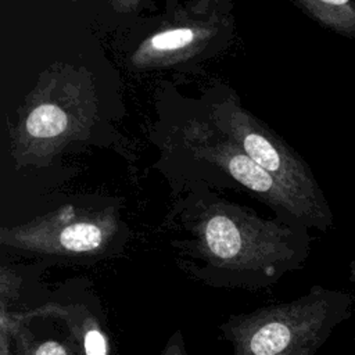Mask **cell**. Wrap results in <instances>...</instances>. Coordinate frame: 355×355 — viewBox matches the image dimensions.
<instances>
[{"label": "cell", "instance_id": "15", "mask_svg": "<svg viewBox=\"0 0 355 355\" xmlns=\"http://www.w3.org/2000/svg\"><path fill=\"white\" fill-rule=\"evenodd\" d=\"M352 355H355V349H354V354Z\"/></svg>", "mask_w": 355, "mask_h": 355}, {"label": "cell", "instance_id": "2", "mask_svg": "<svg viewBox=\"0 0 355 355\" xmlns=\"http://www.w3.org/2000/svg\"><path fill=\"white\" fill-rule=\"evenodd\" d=\"M97 116L98 98L90 71L51 64L40 72L10 128L15 169L49 166L67 146L89 137Z\"/></svg>", "mask_w": 355, "mask_h": 355}, {"label": "cell", "instance_id": "8", "mask_svg": "<svg viewBox=\"0 0 355 355\" xmlns=\"http://www.w3.org/2000/svg\"><path fill=\"white\" fill-rule=\"evenodd\" d=\"M21 319L55 318L62 320L82 355H110V343L96 316L82 305H61L47 302L36 309L15 313Z\"/></svg>", "mask_w": 355, "mask_h": 355}, {"label": "cell", "instance_id": "9", "mask_svg": "<svg viewBox=\"0 0 355 355\" xmlns=\"http://www.w3.org/2000/svg\"><path fill=\"white\" fill-rule=\"evenodd\" d=\"M320 26L355 39V0H291Z\"/></svg>", "mask_w": 355, "mask_h": 355}, {"label": "cell", "instance_id": "3", "mask_svg": "<svg viewBox=\"0 0 355 355\" xmlns=\"http://www.w3.org/2000/svg\"><path fill=\"white\" fill-rule=\"evenodd\" d=\"M352 302L349 293L315 284L291 301L230 315L219 333L233 355H316L351 318Z\"/></svg>", "mask_w": 355, "mask_h": 355}, {"label": "cell", "instance_id": "1", "mask_svg": "<svg viewBox=\"0 0 355 355\" xmlns=\"http://www.w3.org/2000/svg\"><path fill=\"white\" fill-rule=\"evenodd\" d=\"M178 222V266L214 288H266L301 269L311 252L308 227L263 219L214 194L189 197Z\"/></svg>", "mask_w": 355, "mask_h": 355}, {"label": "cell", "instance_id": "6", "mask_svg": "<svg viewBox=\"0 0 355 355\" xmlns=\"http://www.w3.org/2000/svg\"><path fill=\"white\" fill-rule=\"evenodd\" d=\"M183 141L196 158L214 164L232 176L259 201L270 207L279 219L323 232L320 222L306 205L261 168L237 143L223 136L212 125L197 119L190 121L183 129Z\"/></svg>", "mask_w": 355, "mask_h": 355}, {"label": "cell", "instance_id": "7", "mask_svg": "<svg viewBox=\"0 0 355 355\" xmlns=\"http://www.w3.org/2000/svg\"><path fill=\"white\" fill-rule=\"evenodd\" d=\"M232 19L216 8L196 14L178 8L155 31L143 37L130 53L128 62L133 69H159L194 60L229 29Z\"/></svg>", "mask_w": 355, "mask_h": 355}, {"label": "cell", "instance_id": "4", "mask_svg": "<svg viewBox=\"0 0 355 355\" xmlns=\"http://www.w3.org/2000/svg\"><path fill=\"white\" fill-rule=\"evenodd\" d=\"M209 122L306 205L320 222L323 233L333 227V212L308 164L268 125L247 111L234 94L209 105Z\"/></svg>", "mask_w": 355, "mask_h": 355}, {"label": "cell", "instance_id": "5", "mask_svg": "<svg viewBox=\"0 0 355 355\" xmlns=\"http://www.w3.org/2000/svg\"><path fill=\"white\" fill-rule=\"evenodd\" d=\"M122 226L111 207L89 209L62 205L29 222L3 226L0 243L28 255L100 258L122 237Z\"/></svg>", "mask_w": 355, "mask_h": 355}, {"label": "cell", "instance_id": "14", "mask_svg": "<svg viewBox=\"0 0 355 355\" xmlns=\"http://www.w3.org/2000/svg\"><path fill=\"white\" fill-rule=\"evenodd\" d=\"M349 279H351V282L355 284V259L351 262V265H349Z\"/></svg>", "mask_w": 355, "mask_h": 355}, {"label": "cell", "instance_id": "13", "mask_svg": "<svg viewBox=\"0 0 355 355\" xmlns=\"http://www.w3.org/2000/svg\"><path fill=\"white\" fill-rule=\"evenodd\" d=\"M215 4L216 0H193L189 7L196 14H208L209 11L216 8Z\"/></svg>", "mask_w": 355, "mask_h": 355}, {"label": "cell", "instance_id": "11", "mask_svg": "<svg viewBox=\"0 0 355 355\" xmlns=\"http://www.w3.org/2000/svg\"><path fill=\"white\" fill-rule=\"evenodd\" d=\"M159 355H187L184 340L179 330L171 336V338L168 340L166 345L162 348Z\"/></svg>", "mask_w": 355, "mask_h": 355}, {"label": "cell", "instance_id": "12", "mask_svg": "<svg viewBox=\"0 0 355 355\" xmlns=\"http://www.w3.org/2000/svg\"><path fill=\"white\" fill-rule=\"evenodd\" d=\"M112 10L121 14H129V12H136L139 11L147 0H105Z\"/></svg>", "mask_w": 355, "mask_h": 355}, {"label": "cell", "instance_id": "10", "mask_svg": "<svg viewBox=\"0 0 355 355\" xmlns=\"http://www.w3.org/2000/svg\"><path fill=\"white\" fill-rule=\"evenodd\" d=\"M10 331L15 343L17 355H82L55 338L32 337L31 331L22 326V322L10 312Z\"/></svg>", "mask_w": 355, "mask_h": 355}]
</instances>
